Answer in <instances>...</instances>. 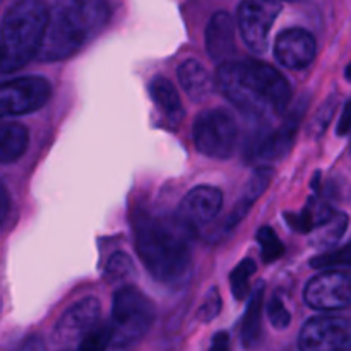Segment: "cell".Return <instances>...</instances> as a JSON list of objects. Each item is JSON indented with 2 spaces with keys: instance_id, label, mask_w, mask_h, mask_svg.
Segmentation results:
<instances>
[{
  "instance_id": "cell-1",
  "label": "cell",
  "mask_w": 351,
  "mask_h": 351,
  "mask_svg": "<svg viewBox=\"0 0 351 351\" xmlns=\"http://www.w3.org/2000/svg\"><path fill=\"white\" fill-rule=\"evenodd\" d=\"M215 82L221 95L250 119H276L291 101L290 82L285 75L273 65L252 58L219 64Z\"/></svg>"
},
{
  "instance_id": "cell-2",
  "label": "cell",
  "mask_w": 351,
  "mask_h": 351,
  "mask_svg": "<svg viewBox=\"0 0 351 351\" xmlns=\"http://www.w3.org/2000/svg\"><path fill=\"white\" fill-rule=\"evenodd\" d=\"M191 226L178 216H153L139 211L134 216L136 247L141 261L154 280L178 287L189 280L192 267Z\"/></svg>"
},
{
  "instance_id": "cell-3",
  "label": "cell",
  "mask_w": 351,
  "mask_h": 351,
  "mask_svg": "<svg viewBox=\"0 0 351 351\" xmlns=\"http://www.w3.org/2000/svg\"><path fill=\"white\" fill-rule=\"evenodd\" d=\"M110 16L112 10L106 0H55L48 10L36 60L58 62L72 57L101 33Z\"/></svg>"
},
{
  "instance_id": "cell-4",
  "label": "cell",
  "mask_w": 351,
  "mask_h": 351,
  "mask_svg": "<svg viewBox=\"0 0 351 351\" xmlns=\"http://www.w3.org/2000/svg\"><path fill=\"white\" fill-rule=\"evenodd\" d=\"M48 7L43 0H17L0 24V72L26 67L43 41Z\"/></svg>"
},
{
  "instance_id": "cell-5",
  "label": "cell",
  "mask_w": 351,
  "mask_h": 351,
  "mask_svg": "<svg viewBox=\"0 0 351 351\" xmlns=\"http://www.w3.org/2000/svg\"><path fill=\"white\" fill-rule=\"evenodd\" d=\"M154 304L136 287H123L113 297L112 339L108 348L127 350L136 346L153 326Z\"/></svg>"
},
{
  "instance_id": "cell-6",
  "label": "cell",
  "mask_w": 351,
  "mask_h": 351,
  "mask_svg": "<svg viewBox=\"0 0 351 351\" xmlns=\"http://www.w3.org/2000/svg\"><path fill=\"white\" fill-rule=\"evenodd\" d=\"M194 143L204 156L228 160L239 144V125L226 110H206L194 122Z\"/></svg>"
},
{
  "instance_id": "cell-7",
  "label": "cell",
  "mask_w": 351,
  "mask_h": 351,
  "mask_svg": "<svg viewBox=\"0 0 351 351\" xmlns=\"http://www.w3.org/2000/svg\"><path fill=\"white\" fill-rule=\"evenodd\" d=\"M50 82L40 75L14 79L0 84V119L19 117L43 108L50 99Z\"/></svg>"
},
{
  "instance_id": "cell-8",
  "label": "cell",
  "mask_w": 351,
  "mask_h": 351,
  "mask_svg": "<svg viewBox=\"0 0 351 351\" xmlns=\"http://www.w3.org/2000/svg\"><path fill=\"white\" fill-rule=\"evenodd\" d=\"M283 10L281 0H242L237 23L247 47L256 53H264L269 41V31Z\"/></svg>"
},
{
  "instance_id": "cell-9",
  "label": "cell",
  "mask_w": 351,
  "mask_h": 351,
  "mask_svg": "<svg viewBox=\"0 0 351 351\" xmlns=\"http://www.w3.org/2000/svg\"><path fill=\"white\" fill-rule=\"evenodd\" d=\"M101 317V304L96 297H86L62 314L51 331V341L58 348L77 346Z\"/></svg>"
},
{
  "instance_id": "cell-10",
  "label": "cell",
  "mask_w": 351,
  "mask_h": 351,
  "mask_svg": "<svg viewBox=\"0 0 351 351\" xmlns=\"http://www.w3.org/2000/svg\"><path fill=\"white\" fill-rule=\"evenodd\" d=\"M300 348L304 351H348L351 348L348 319L332 315L308 319L300 331Z\"/></svg>"
},
{
  "instance_id": "cell-11",
  "label": "cell",
  "mask_w": 351,
  "mask_h": 351,
  "mask_svg": "<svg viewBox=\"0 0 351 351\" xmlns=\"http://www.w3.org/2000/svg\"><path fill=\"white\" fill-rule=\"evenodd\" d=\"M305 302L315 311H339L351 300L348 271H324L305 287Z\"/></svg>"
},
{
  "instance_id": "cell-12",
  "label": "cell",
  "mask_w": 351,
  "mask_h": 351,
  "mask_svg": "<svg viewBox=\"0 0 351 351\" xmlns=\"http://www.w3.org/2000/svg\"><path fill=\"white\" fill-rule=\"evenodd\" d=\"M308 106L307 96H302L300 101L287 113L283 123L267 136L261 137L252 147V156L257 161H278L287 156L293 147L295 137H297L298 127L302 119L305 117Z\"/></svg>"
},
{
  "instance_id": "cell-13",
  "label": "cell",
  "mask_w": 351,
  "mask_h": 351,
  "mask_svg": "<svg viewBox=\"0 0 351 351\" xmlns=\"http://www.w3.org/2000/svg\"><path fill=\"white\" fill-rule=\"evenodd\" d=\"M317 53V43L311 31L304 27H288L281 31L274 43V57L291 71L307 69Z\"/></svg>"
},
{
  "instance_id": "cell-14",
  "label": "cell",
  "mask_w": 351,
  "mask_h": 351,
  "mask_svg": "<svg viewBox=\"0 0 351 351\" xmlns=\"http://www.w3.org/2000/svg\"><path fill=\"white\" fill-rule=\"evenodd\" d=\"M223 208V192L213 185H197L187 192L178 208V218L191 226L208 225L219 215Z\"/></svg>"
},
{
  "instance_id": "cell-15",
  "label": "cell",
  "mask_w": 351,
  "mask_h": 351,
  "mask_svg": "<svg viewBox=\"0 0 351 351\" xmlns=\"http://www.w3.org/2000/svg\"><path fill=\"white\" fill-rule=\"evenodd\" d=\"M206 50L218 64L230 60L235 53V21L225 10H219L206 27Z\"/></svg>"
},
{
  "instance_id": "cell-16",
  "label": "cell",
  "mask_w": 351,
  "mask_h": 351,
  "mask_svg": "<svg viewBox=\"0 0 351 351\" xmlns=\"http://www.w3.org/2000/svg\"><path fill=\"white\" fill-rule=\"evenodd\" d=\"M177 74L182 89L187 93V96L192 101H204L209 96V93L213 91V84L215 82H213L211 74H209L204 65L199 64L194 58L182 62Z\"/></svg>"
},
{
  "instance_id": "cell-17",
  "label": "cell",
  "mask_w": 351,
  "mask_h": 351,
  "mask_svg": "<svg viewBox=\"0 0 351 351\" xmlns=\"http://www.w3.org/2000/svg\"><path fill=\"white\" fill-rule=\"evenodd\" d=\"M151 98L161 113L170 120V123L177 125L184 119V106H182L180 96L175 86L167 77H154L149 84Z\"/></svg>"
},
{
  "instance_id": "cell-18",
  "label": "cell",
  "mask_w": 351,
  "mask_h": 351,
  "mask_svg": "<svg viewBox=\"0 0 351 351\" xmlns=\"http://www.w3.org/2000/svg\"><path fill=\"white\" fill-rule=\"evenodd\" d=\"M29 134L24 125L0 119V163H14L27 149Z\"/></svg>"
},
{
  "instance_id": "cell-19",
  "label": "cell",
  "mask_w": 351,
  "mask_h": 351,
  "mask_svg": "<svg viewBox=\"0 0 351 351\" xmlns=\"http://www.w3.org/2000/svg\"><path fill=\"white\" fill-rule=\"evenodd\" d=\"M332 215H335V209L331 208L329 202L312 197L300 215H287V221L295 232L308 233L317 228L319 225L328 221Z\"/></svg>"
},
{
  "instance_id": "cell-20",
  "label": "cell",
  "mask_w": 351,
  "mask_h": 351,
  "mask_svg": "<svg viewBox=\"0 0 351 351\" xmlns=\"http://www.w3.org/2000/svg\"><path fill=\"white\" fill-rule=\"evenodd\" d=\"M263 305H264V285L261 283L256 288L249 300L245 315L242 319V328H240V338L243 345L249 348L254 346L261 338V324H263Z\"/></svg>"
},
{
  "instance_id": "cell-21",
  "label": "cell",
  "mask_w": 351,
  "mask_h": 351,
  "mask_svg": "<svg viewBox=\"0 0 351 351\" xmlns=\"http://www.w3.org/2000/svg\"><path fill=\"white\" fill-rule=\"evenodd\" d=\"M348 226V216L345 213H336L326 223L314 228V237H312V245L314 247H331L332 243L338 242L346 232Z\"/></svg>"
},
{
  "instance_id": "cell-22",
  "label": "cell",
  "mask_w": 351,
  "mask_h": 351,
  "mask_svg": "<svg viewBox=\"0 0 351 351\" xmlns=\"http://www.w3.org/2000/svg\"><path fill=\"white\" fill-rule=\"evenodd\" d=\"M256 263L252 259H243L239 266L230 274V287H232L233 297L239 302H243L250 295V278L256 274Z\"/></svg>"
},
{
  "instance_id": "cell-23",
  "label": "cell",
  "mask_w": 351,
  "mask_h": 351,
  "mask_svg": "<svg viewBox=\"0 0 351 351\" xmlns=\"http://www.w3.org/2000/svg\"><path fill=\"white\" fill-rule=\"evenodd\" d=\"M257 242L261 245V252H263L264 263H274L280 259L285 252V247L274 230L271 226H263L257 232Z\"/></svg>"
},
{
  "instance_id": "cell-24",
  "label": "cell",
  "mask_w": 351,
  "mask_h": 351,
  "mask_svg": "<svg viewBox=\"0 0 351 351\" xmlns=\"http://www.w3.org/2000/svg\"><path fill=\"white\" fill-rule=\"evenodd\" d=\"M112 339V326L108 324H96L95 328L89 329L88 335L79 341L77 348L82 351H101L110 346Z\"/></svg>"
},
{
  "instance_id": "cell-25",
  "label": "cell",
  "mask_w": 351,
  "mask_h": 351,
  "mask_svg": "<svg viewBox=\"0 0 351 351\" xmlns=\"http://www.w3.org/2000/svg\"><path fill=\"white\" fill-rule=\"evenodd\" d=\"M130 274H134V263L130 259L129 254L125 252H115L108 259L105 267V278L110 283H115V281H122L125 278H129Z\"/></svg>"
},
{
  "instance_id": "cell-26",
  "label": "cell",
  "mask_w": 351,
  "mask_h": 351,
  "mask_svg": "<svg viewBox=\"0 0 351 351\" xmlns=\"http://www.w3.org/2000/svg\"><path fill=\"white\" fill-rule=\"evenodd\" d=\"M273 178V170L267 167H261L254 171V175L250 177V180L247 182L245 185V191H243L242 199L249 202H256L261 195L264 194L267 187H269V182Z\"/></svg>"
},
{
  "instance_id": "cell-27",
  "label": "cell",
  "mask_w": 351,
  "mask_h": 351,
  "mask_svg": "<svg viewBox=\"0 0 351 351\" xmlns=\"http://www.w3.org/2000/svg\"><path fill=\"white\" fill-rule=\"evenodd\" d=\"M336 108H338V99H336V96H329L328 101L322 103V106L317 110L314 119H312L311 125H308V134H312L315 139H319L326 132L329 123H331Z\"/></svg>"
},
{
  "instance_id": "cell-28",
  "label": "cell",
  "mask_w": 351,
  "mask_h": 351,
  "mask_svg": "<svg viewBox=\"0 0 351 351\" xmlns=\"http://www.w3.org/2000/svg\"><path fill=\"white\" fill-rule=\"evenodd\" d=\"M315 269H338V267H350V245L341 247L335 252L317 256L311 263Z\"/></svg>"
},
{
  "instance_id": "cell-29",
  "label": "cell",
  "mask_w": 351,
  "mask_h": 351,
  "mask_svg": "<svg viewBox=\"0 0 351 351\" xmlns=\"http://www.w3.org/2000/svg\"><path fill=\"white\" fill-rule=\"evenodd\" d=\"M219 312H221V297H219V290L215 287L208 291V295H206L204 302H202L201 307H199L197 317L201 319V322L208 324V322L215 321V319L218 317Z\"/></svg>"
},
{
  "instance_id": "cell-30",
  "label": "cell",
  "mask_w": 351,
  "mask_h": 351,
  "mask_svg": "<svg viewBox=\"0 0 351 351\" xmlns=\"http://www.w3.org/2000/svg\"><path fill=\"white\" fill-rule=\"evenodd\" d=\"M267 317L269 322L273 324L274 329H287L291 322V315L288 312L287 305L283 304L280 297H273L267 304Z\"/></svg>"
},
{
  "instance_id": "cell-31",
  "label": "cell",
  "mask_w": 351,
  "mask_h": 351,
  "mask_svg": "<svg viewBox=\"0 0 351 351\" xmlns=\"http://www.w3.org/2000/svg\"><path fill=\"white\" fill-rule=\"evenodd\" d=\"M350 129V103H346L343 106V112H341V119H339L338 123V136H346Z\"/></svg>"
},
{
  "instance_id": "cell-32",
  "label": "cell",
  "mask_w": 351,
  "mask_h": 351,
  "mask_svg": "<svg viewBox=\"0 0 351 351\" xmlns=\"http://www.w3.org/2000/svg\"><path fill=\"white\" fill-rule=\"evenodd\" d=\"M230 346V336L228 332L219 331L218 335L213 336V343H211V350H226Z\"/></svg>"
},
{
  "instance_id": "cell-33",
  "label": "cell",
  "mask_w": 351,
  "mask_h": 351,
  "mask_svg": "<svg viewBox=\"0 0 351 351\" xmlns=\"http://www.w3.org/2000/svg\"><path fill=\"white\" fill-rule=\"evenodd\" d=\"M7 211H9V195H7L5 187L0 184V223L5 218Z\"/></svg>"
},
{
  "instance_id": "cell-34",
  "label": "cell",
  "mask_w": 351,
  "mask_h": 351,
  "mask_svg": "<svg viewBox=\"0 0 351 351\" xmlns=\"http://www.w3.org/2000/svg\"><path fill=\"white\" fill-rule=\"evenodd\" d=\"M287 2H307V0H287Z\"/></svg>"
}]
</instances>
